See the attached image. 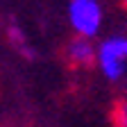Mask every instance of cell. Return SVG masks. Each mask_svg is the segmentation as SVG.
<instances>
[{"label":"cell","instance_id":"obj_3","mask_svg":"<svg viewBox=\"0 0 127 127\" xmlns=\"http://www.w3.org/2000/svg\"><path fill=\"white\" fill-rule=\"evenodd\" d=\"M68 59L73 66H91L95 61V48L91 43V39H84V36H75L70 43H68Z\"/></svg>","mask_w":127,"mask_h":127},{"label":"cell","instance_id":"obj_5","mask_svg":"<svg viewBox=\"0 0 127 127\" xmlns=\"http://www.w3.org/2000/svg\"><path fill=\"white\" fill-rule=\"evenodd\" d=\"M111 118H114V127H127V102H118Z\"/></svg>","mask_w":127,"mask_h":127},{"label":"cell","instance_id":"obj_2","mask_svg":"<svg viewBox=\"0 0 127 127\" xmlns=\"http://www.w3.org/2000/svg\"><path fill=\"white\" fill-rule=\"evenodd\" d=\"M68 21L77 32V36L91 39L102 27V7L98 0H70Z\"/></svg>","mask_w":127,"mask_h":127},{"label":"cell","instance_id":"obj_4","mask_svg":"<svg viewBox=\"0 0 127 127\" xmlns=\"http://www.w3.org/2000/svg\"><path fill=\"white\" fill-rule=\"evenodd\" d=\"M7 32H9V41H11V45H14L21 55H25L27 59H32V57H34V50H32V45L27 43V39H25V34H23V30H21V27L11 25Z\"/></svg>","mask_w":127,"mask_h":127},{"label":"cell","instance_id":"obj_1","mask_svg":"<svg viewBox=\"0 0 127 127\" xmlns=\"http://www.w3.org/2000/svg\"><path fill=\"white\" fill-rule=\"evenodd\" d=\"M95 61L107 79L111 82L120 79L127 70V36L116 34L104 39L95 48Z\"/></svg>","mask_w":127,"mask_h":127}]
</instances>
